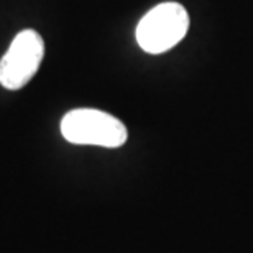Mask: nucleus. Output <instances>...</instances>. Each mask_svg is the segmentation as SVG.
I'll list each match as a JSON object with an SVG mask.
<instances>
[{
    "mask_svg": "<svg viewBox=\"0 0 253 253\" xmlns=\"http://www.w3.org/2000/svg\"><path fill=\"white\" fill-rule=\"evenodd\" d=\"M44 56V42L35 30H23L12 40L0 59V84L8 90L27 85L38 73Z\"/></svg>",
    "mask_w": 253,
    "mask_h": 253,
    "instance_id": "7ed1b4c3",
    "label": "nucleus"
},
{
    "mask_svg": "<svg viewBox=\"0 0 253 253\" xmlns=\"http://www.w3.org/2000/svg\"><path fill=\"white\" fill-rule=\"evenodd\" d=\"M189 30V13L178 2L156 5L136 25V43L150 54H161L176 46Z\"/></svg>",
    "mask_w": 253,
    "mask_h": 253,
    "instance_id": "f257e3e1",
    "label": "nucleus"
},
{
    "mask_svg": "<svg viewBox=\"0 0 253 253\" xmlns=\"http://www.w3.org/2000/svg\"><path fill=\"white\" fill-rule=\"evenodd\" d=\"M61 135L74 145L119 148L126 141V126L97 109H74L61 120Z\"/></svg>",
    "mask_w": 253,
    "mask_h": 253,
    "instance_id": "f03ea898",
    "label": "nucleus"
}]
</instances>
